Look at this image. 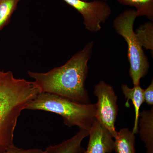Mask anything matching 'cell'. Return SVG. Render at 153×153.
<instances>
[{"label":"cell","instance_id":"cell-1","mask_svg":"<svg viewBox=\"0 0 153 153\" xmlns=\"http://www.w3.org/2000/svg\"><path fill=\"white\" fill-rule=\"evenodd\" d=\"M94 42L89 41L64 65L46 72L28 71V75L41 93L53 94L74 101L89 104L90 99L85 88L88 74V60L93 52Z\"/></svg>","mask_w":153,"mask_h":153},{"label":"cell","instance_id":"cell-2","mask_svg":"<svg viewBox=\"0 0 153 153\" xmlns=\"http://www.w3.org/2000/svg\"><path fill=\"white\" fill-rule=\"evenodd\" d=\"M40 93L34 81L16 78L11 71L0 70V153L15 146L18 119Z\"/></svg>","mask_w":153,"mask_h":153},{"label":"cell","instance_id":"cell-3","mask_svg":"<svg viewBox=\"0 0 153 153\" xmlns=\"http://www.w3.org/2000/svg\"><path fill=\"white\" fill-rule=\"evenodd\" d=\"M26 109L42 110L59 115L67 126H76L88 131L96 120V105L85 104L60 95L42 92L38 94Z\"/></svg>","mask_w":153,"mask_h":153},{"label":"cell","instance_id":"cell-4","mask_svg":"<svg viewBox=\"0 0 153 153\" xmlns=\"http://www.w3.org/2000/svg\"><path fill=\"white\" fill-rule=\"evenodd\" d=\"M138 17L134 10H126L113 22L115 31L125 40L128 46V58L130 64L129 74L134 86L140 85V80L149 71V63L134 30Z\"/></svg>","mask_w":153,"mask_h":153},{"label":"cell","instance_id":"cell-5","mask_svg":"<svg viewBox=\"0 0 153 153\" xmlns=\"http://www.w3.org/2000/svg\"><path fill=\"white\" fill-rule=\"evenodd\" d=\"M94 94L98 100L95 104L96 120L114 139L117 133L115 126L118 112L117 96L113 87L104 81H100L95 85Z\"/></svg>","mask_w":153,"mask_h":153},{"label":"cell","instance_id":"cell-6","mask_svg":"<svg viewBox=\"0 0 153 153\" xmlns=\"http://www.w3.org/2000/svg\"><path fill=\"white\" fill-rule=\"evenodd\" d=\"M63 1L81 14L85 29L92 33L100 31L102 24L106 22L111 14L110 6L102 0L89 2L82 0Z\"/></svg>","mask_w":153,"mask_h":153},{"label":"cell","instance_id":"cell-7","mask_svg":"<svg viewBox=\"0 0 153 153\" xmlns=\"http://www.w3.org/2000/svg\"><path fill=\"white\" fill-rule=\"evenodd\" d=\"M89 141L83 153H111L114 151V139L96 120L88 131Z\"/></svg>","mask_w":153,"mask_h":153},{"label":"cell","instance_id":"cell-8","mask_svg":"<svg viewBox=\"0 0 153 153\" xmlns=\"http://www.w3.org/2000/svg\"><path fill=\"white\" fill-rule=\"evenodd\" d=\"M88 136V131L79 130L73 137L58 144L49 146L44 151L45 153H83L85 149L82 143Z\"/></svg>","mask_w":153,"mask_h":153},{"label":"cell","instance_id":"cell-9","mask_svg":"<svg viewBox=\"0 0 153 153\" xmlns=\"http://www.w3.org/2000/svg\"><path fill=\"white\" fill-rule=\"evenodd\" d=\"M138 133L145 144L146 153H153V108L140 113Z\"/></svg>","mask_w":153,"mask_h":153},{"label":"cell","instance_id":"cell-10","mask_svg":"<svg viewBox=\"0 0 153 153\" xmlns=\"http://www.w3.org/2000/svg\"><path fill=\"white\" fill-rule=\"evenodd\" d=\"M121 89L123 93L127 100L125 106L126 107H129L130 105L129 101V100H131L134 108V121L133 128L132 131L134 134H137L138 133L140 108L144 102L143 96L144 89H143L140 85H135L132 88H130L126 84H122Z\"/></svg>","mask_w":153,"mask_h":153},{"label":"cell","instance_id":"cell-11","mask_svg":"<svg viewBox=\"0 0 153 153\" xmlns=\"http://www.w3.org/2000/svg\"><path fill=\"white\" fill-rule=\"evenodd\" d=\"M135 134L128 128L120 129L114 138V148L117 153H136Z\"/></svg>","mask_w":153,"mask_h":153},{"label":"cell","instance_id":"cell-12","mask_svg":"<svg viewBox=\"0 0 153 153\" xmlns=\"http://www.w3.org/2000/svg\"><path fill=\"white\" fill-rule=\"evenodd\" d=\"M123 5L135 8L138 17H146L149 20H153V0H117Z\"/></svg>","mask_w":153,"mask_h":153},{"label":"cell","instance_id":"cell-13","mask_svg":"<svg viewBox=\"0 0 153 153\" xmlns=\"http://www.w3.org/2000/svg\"><path fill=\"white\" fill-rule=\"evenodd\" d=\"M135 33L142 47L153 52V22H147L141 25Z\"/></svg>","mask_w":153,"mask_h":153},{"label":"cell","instance_id":"cell-14","mask_svg":"<svg viewBox=\"0 0 153 153\" xmlns=\"http://www.w3.org/2000/svg\"><path fill=\"white\" fill-rule=\"evenodd\" d=\"M22 0H0V31L8 25Z\"/></svg>","mask_w":153,"mask_h":153},{"label":"cell","instance_id":"cell-15","mask_svg":"<svg viewBox=\"0 0 153 153\" xmlns=\"http://www.w3.org/2000/svg\"><path fill=\"white\" fill-rule=\"evenodd\" d=\"M2 153H45V151L41 149H25L17 147L16 146H13Z\"/></svg>","mask_w":153,"mask_h":153},{"label":"cell","instance_id":"cell-16","mask_svg":"<svg viewBox=\"0 0 153 153\" xmlns=\"http://www.w3.org/2000/svg\"><path fill=\"white\" fill-rule=\"evenodd\" d=\"M144 102L149 105L152 106L153 105V81L152 79L149 85L146 89L144 91Z\"/></svg>","mask_w":153,"mask_h":153},{"label":"cell","instance_id":"cell-17","mask_svg":"<svg viewBox=\"0 0 153 153\" xmlns=\"http://www.w3.org/2000/svg\"><path fill=\"white\" fill-rule=\"evenodd\" d=\"M82 1H87V0H82ZM102 1H107V0H102Z\"/></svg>","mask_w":153,"mask_h":153}]
</instances>
